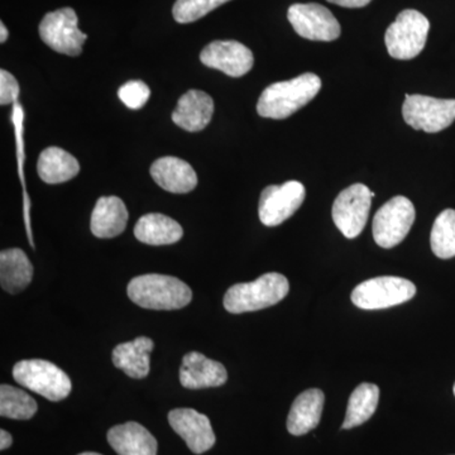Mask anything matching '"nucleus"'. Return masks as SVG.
<instances>
[{"mask_svg": "<svg viewBox=\"0 0 455 455\" xmlns=\"http://www.w3.org/2000/svg\"><path fill=\"white\" fill-rule=\"evenodd\" d=\"M289 291V280L277 272H269L252 283L233 284L224 296V307L230 314L262 310L283 300Z\"/></svg>", "mask_w": 455, "mask_h": 455, "instance_id": "3", "label": "nucleus"}, {"mask_svg": "<svg viewBox=\"0 0 455 455\" xmlns=\"http://www.w3.org/2000/svg\"><path fill=\"white\" fill-rule=\"evenodd\" d=\"M416 286L403 277L382 276L359 283L352 292L355 307L364 310L387 309L411 300Z\"/></svg>", "mask_w": 455, "mask_h": 455, "instance_id": "6", "label": "nucleus"}, {"mask_svg": "<svg viewBox=\"0 0 455 455\" xmlns=\"http://www.w3.org/2000/svg\"><path fill=\"white\" fill-rule=\"evenodd\" d=\"M171 427L185 440L193 453L203 454L211 451L215 444V434L212 431L208 416L200 414L194 409H175L170 411Z\"/></svg>", "mask_w": 455, "mask_h": 455, "instance_id": "14", "label": "nucleus"}, {"mask_svg": "<svg viewBox=\"0 0 455 455\" xmlns=\"http://www.w3.org/2000/svg\"><path fill=\"white\" fill-rule=\"evenodd\" d=\"M35 398L13 386L0 387V415L14 420H29L37 412Z\"/></svg>", "mask_w": 455, "mask_h": 455, "instance_id": "26", "label": "nucleus"}, {"mask_svg": "<svg viewBox=\"0 0 455 455\" xmlns=\"http://www.w3.org/2000/svg\"><path fill=\"white\" fill-rule=\"evenodd\" d=\"M20 95V85L16 77L7 70L0 71V104L8 106L13 103Z\"/></svg>", "mask_w": 455, "mask_h": 455, "instance_id": "30", "label": "nucleus"}, {"mask_svg": "<svg viewBox=\"0 0 455 455\" xmlns=\"http://www.w3.org/2000/svg\"><path fill=\"white\" fill-rule=\"evenodd\" d=\"M154 347V340L147 337L119 344L113 350L114 366L132 379H145L149 373V355Z\"/></svg>", "mask_w": 455, "mask_h": 455, "instance_id": "21", "label": "nucleus"}, {"mask_svg": "<svg viewBox=\"0 0 455 455\" xmlns=\"http://www.w3.org/2000/svg\"><path fill=\"white\" fill-rule=\"evenodd\" d=\"M214 114V101L211 95L202 90H188L180 98L178 107L173 110L172 121L188 132L205 130Z\"/></svg>", "mask_w": 455, "mask_h": 455, "instance_id": "16", "label": "nucleus"}, {"mask_svg": "<svg viewBox=\"0 0 455 455\" xmlns=\"http://www.w3.org/2000/svg\"><path fill=\"white\" fill-rule=\"evenodd\" d=\"M12 443H13V438H12L11 434L4 429L0 430V449L5 451V449L11 447Z\"/></svg>", "mask_w": 455, "mask_h": 455, "instance_id": "32", "label": "nucleus"}, {"mask_svg": "<svg viewBox=\"0 0 455 455\" xmlns=\"http://www.w3.org/2000/svg\"><path fill=\"white\" fill-rule=\"evenodd\" d=\"M430 22L415 9H406L386 31L388 53L396 60H412L420 55L427 44Z\"/></svg>", "mask_w": 455, "mask_h": 455, "instance_id": "5", "label": "nucleus"}, {"mask_svg": "<svg viewBox=\"0 0 455 455\" xmlns=\"http://www.w3.org/2000/svg\"><path fill=\"white\" fill-rule=\"evenodd\" d=\"M14 379L23 387L28 388L47 400H64L70 395V377L56 364L44 359H25L13 367Z\"/></svg>", "mask_w": 455, "mask_h": 455, "instance_id": "4", "label": "nucleus"}, {"mask_svg": "<svg viewBox=\"0 0 455 455\" xmlns=\"http://www.w3.org/2000/svg\"><path fill=\"white\" fill-rule=\"evenodd\" d=\"M0 33H2V35H0V42L4 44V42L8 40V29L7 27L4 26V23H0Z\"/></svg>", "mask_w": 455, "mask_h": 455, "instance_id": "33", "label": "nucleus"}, {"mask_svg": "<svg viewBox=\"0 0 455 455\" xmlns=\"http://www.w3.org/2000/svg\"><path fill=\"white\" fill-rule=\"evenodd\" d=\"M403 116L414 130L438 133L451 127L455 121V99L406 94Z\"/></svg>", "mask_w": 455, "mask_h": 455, "instance_id": "7", "label": "nucleus"}, {"mask_svg": "<svg viewBox=\"0 0 455 455\" xmlns=\"http://www.w3.org/2000/svg\"><path fill=\"white\" fill-rule=\"evenodd\" d=\"M79 18L73 8H61L51 12L41 20V40L59 53L68 56H79L83 52V44L88 40V35L77 27Z\"/></svg>", "mask_w": 455, "mask_h": 455, "instance_id": "8", "label": "nucleus"}, {"mask_svg": "<svg viewBox=\"0 0 455 455\" xmlns=\"http://www.w3.org/2000/svg\"><path fill=\"white\" fill-rule=\"evenodd\" d=\"M200 61L228 76L241 77L252 70V51L236 41H214L200 53Z\"/></svg>", "mask_w": 455, "mask_h": 455, "instance_id": "13", "label": "nucleus"}, {"mask_svg": "<svg viewBox=\"0 0 455 455\" xmlns=\"http://www.w3.org/2000/svg\"><path fill=\"white\" fill-rule=\"evenodd\" d=\"M127 291L134 304L148 310H179L193 300L190 287L167 275L149 274L133 278Z\"/></svg>", "mask_w": 455, "mask_h": 455, "instance_id": "2", "label": "nucleus"}, {"mask_svg": "<svg viewBox=\"0 0 455 455\" xmlns=\"http://www.w3.org/2000/svg\"><path fill=\"white\" fill-rule=\"evenodd\" d=\"M228 372L220 362L212 361L199 352H190L182 359L180 382L188 390L220 387L227 382Z\"/></svg>", "mask_w": 455, "mask_h": 455, "instance_id": "15", "label": "nucleus"}, {"mask_svg": "<svg viewBox=\"0 0 455 455\" xmlns=\"http://www.w3.org/2000/svg\"><path fill=\"white\" fill-rule=\"evenodd\" d=\"M431 250L439 259L455 257V211L447 209L440 212L434 221L430 235Z\"/></svg>", "mask_w": 455, "mask_h": 455, "instance_id": "27", "label": "nucleus"}, {"mask_svg": "<svg viewBox=\"0 0 455 455\" xmlns=\"http://www.w3.org/2000/svg\"><path fill=\"white\" fill-rule=\"evenodd\" d=\"M328 2L344 8H362L366 7L372 0H328Z\"/></svg>", "mask_w": 455, "mask_h": 455, "instance_id": "31", "label": "nucleus"}, {"mask_svg": "<svg viewBox=\"0 0 455 455\" xmlns=\"http://www.w3.org/2000/svg\"><path fill=\"white\" fill-rule=\"evenodd\" d=\"M128 211L122 199L103 196L98 200L90 221V229L98 238H114L127 228Z\"/></svg>", "mask_w": 455, "mask_h": 455, "instance_id": "20", "label": "nucleus"}, {"mask_svg": "<svg viewBox=\"0 0 455 455\" xmlns=\"http://www.w3.org/2000/svg\"><path fill=\"white\" fill-rule=\"evenodd\" d=\"M37 171L42 181L46 184H62L79 175L80 164L65 149L49 147L38 157Z\"/></svg>", "mask_w": 455, "mask_h": 455, "instance_id": "23", "label": "nucleus"}, {"mask_svg": "<svg viewBox=\"0 0 455 455\" xmlns=\"http://www.w3.org/2000/svg\"><path fill=\"white\" fill-rule=\"evenodd\" d=\"M156 184L172 194H188L197 187V175L193 166L178 157H163L151 166Z\"/></svg>", "mask_w": 455, "mask_h": 455, "instance_id": "17", "label": "nucleus"}, {"mask_svg": "<svg viewBox=\"0 0 455 455\" xmlns=\"http://www.w3.org/2000/svg\"><path fill=\"white\" fill-rule=\"evenodd\" d=\"M415 217L414 204L407 197H392L374 215V241L382 248L396 247L409 235Z\"/></svg>", "mask_w": 455, "mask_h": 455, "instance_id": "9", "label": "nucleus"}, {"mask_svg": "<svg viewBox=\"0 0 455 455\" xmlns=\"http://www.w3.org/2000/svg\"><path fill=\"white\" fill-rule=\"evenodd\" d=\"M379 401V386L373 383H361L350 395L343 429H353L370 420L376 412Z\"/></svg>", "mask_w": 455, "mask_h": 455, "instance_id": "25", "label": "nucleus"}, {"mask_svg": "<svg viewBox=\"0 0 455 455\" xmlns=\"http://www.w3.org/2000/svg\"><path fill=\"white\" fill-rule=\"evenodd\" d=\"M149 95H151V90L147 86V84L140 82V80H132V82L125 83L118 90V97L123 104L133 110L145 107Z\"/></svg>", "mask_w": 455, "mask_h": 455, "instance_id": "29", "label": "nucleus"}, {"mask_svg": "<svg viewBox=\"0 0 455 455\" xmlns=\"http://www.w3.org/2000/svg\"><path fill=\"white\" fill-rule=\"evenodd\" d=\"M108 442L119 455H157V440L134 421L116 425L108 431Z\"/></svg>", "mask_w": 455, "mask_h": 455, "instance_id": "18", "label": "nucleus"}, {"mask_svg": "<svg viewBox=\"0 0 455 455\" xmlns=\"http://www.w3.org/2000/svg\"><path fill=\"white\" fill-rule=\"evenodd\" d=\"M307 191L299 181L271 185L260 194L259 214L266 227H277L291 218L304 203Z\"/></svg>", "mask_w": 455, "mask_h": 455, "instance_id": "11", "label": "nucleus"}, {"mask_svg": "<svg viewBox=\"0 0 455 455\" xmlns=\"http://www.w3.org/2000/svg\"><path fill=\"white\" fill-rule=\"evenodd\" d=\"M33 277L31 260L20 248L2 251L0 253V283L9 293L23 291Z\"/></svg>", "mask_w": 455, "mask_h": 455, "instance_id": "24", "label": "nucleus"}, {"mask_svg": "<svg viewBox=\"0 0 455 455\" xmlns=\"http://www.w3.org/2000/svg\"><path fill=\"white\" fill-rule=\"evenodd\" d=\"M134 235L145 244L167 245L179 242L184 235V230L178 221L167 215L151 212L137 221Z\"/></svg>", "mask_w": 455, "mask_h": 455, "instance_id": "22", "label": "nucleus"}, {"mask_svg": "<svg viewBox=\"0 0 455 455\" xmlns=\"http://www.w3.org/2000/svg\"><path fill=\"white\" fill-rule=\"evenodd\" d=\"M79 455H101V454L92 453V451H86V453H82V454H79Z\"/></svg>", "mask_w": 455, "mask_h": 455, "instance_id": "34", "label": "nucleus"}, {"mask_svg": "<svg viewBox=\"0 0 455 455\" xmlns=\"http://www.w3.org/2000/svg\"><path fill=\"white\" fill-rule=\"evenodd\" d=\"M453 391H454V396H455V383H454Z\"/></svg>", "mask_w": 455, "mask_h": 455, "instance_id": "35", "label": "nucleus"}, {"mask_svg": "<svg viewBox=\"0 0 455 455\" xmlns=\"http://www.w3.org/2000/svg\"><path fill=\"white\" fill-rule=\"evenodd\" d=\"M374 196L376 194L366 185L355 184L341 191L335 199L331 215L335 226L346 238H357L363 232Z\"/></svg>", "mask_w": 455, "mask_h": 455, "instance_id": "10", "label": "nucleus"}, {"mask_svg": "<svg viewBox=\"0 0 455 455\" xmlns=\"http://www.w3.org/2000/svg\"><path fill=\"white\" fill-rule=\"evenodd\" d=\"M322 89V80L313 73L302 74L287 82L272 84L263 90L257 113L263 118L286 119L309 104Z\"/></svg>", "mask_w": 455, "mask_h": 455, "instance_id": "1", "label": "nucleus"}, {"mask_svg": "<svg viewBox=\"0 0 455 455\" xmlns=\"http://www.w3.org/2000/svg\"><path fill=\"white\" fill-rule=\"evenodd\" d=\"M324 403V392L319 388H310L299 395L293 401L287 418L289 433L291 435L301 436L315 429L322 419Z\"/></svg>", "mask_w": 455, "mask_h": 455, "instance_id": "19", "label": "nucleus"}, {"mask_svg": "<svg viewBox=\"0 0 455 455\" xmlns=\"http://www.w3.org/2000/svg\"><path fill=\"white\" fill-rule=\"evenodd\" d=\"M230 0H176L172 14L176 22L187 25L196 22Z\"/></svg>", "mask_w": 455, "mask_h": 455, "instance_id": "28", "label": "nucleus"}, {"mask_svg": "<svg viewBox=\"0 0 455 455\" xmlns=\"http://www.w3.org/2000/svg\"><path fill=\"white\" fill-rule=\"evenodd\" d=\"M287 18L295 32L307 40L331 42L339 38V22L324 5L316 3L292 4Z\"/></svg>", "mask_w": 455, "mask_h": 455, "instance_id": "12", "label": "nucleus"}]
</instances>
